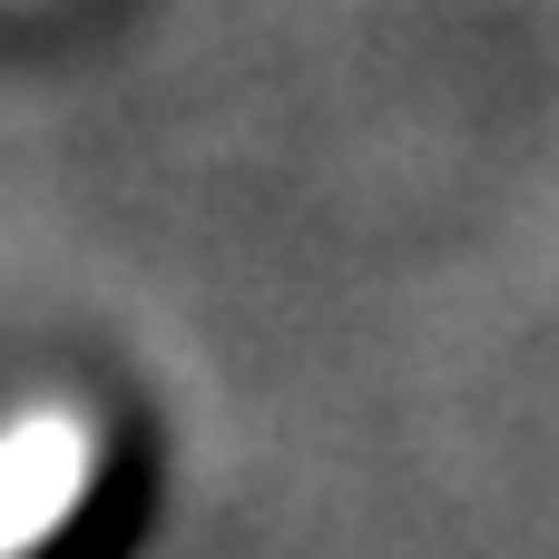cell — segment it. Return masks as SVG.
<instances>
[{
	"label": "cell",
	"mask_w": 559,
	"mask_h": 559,
	"mask_svg": "<svg viewBox=\"0 0 559 559\" xmlns=\"http://www.w3.org/2000/svg\"><path fill=\"white\" fill-rule=\"evenodd\" d=\"M59 442H79V413H69V403H29V413H20V442H10V491H20V559L49 550L59 511L79 501L69 481H88V462L69 472V462H59Z\"/></svg>",
	"instance_id": "6da1fadb"
}]
</instances>
